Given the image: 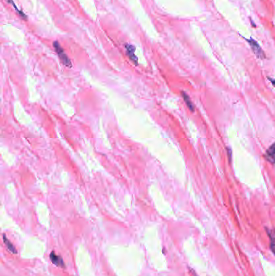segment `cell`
<instances>
[{
    "label": "cell",
    "mask_w": 275,
    "mask_h": 276,
    "mask_svg": "<svg viewBox=\"0 0 275 276\" xmlns=\"http://www.w3.org/2000/svg\"><path fill=\"white\" fill-rule=\"evenodd\" d=\"M244 39L247 41V42L249 43V45L251 47L253 52L254 53L255 55L256 56V58H258L259 59H266V54H265L264 51L261 48V47L258 45V43L256 42L255 40H253V38H250V39H246V38H244Z\"/></svg>",
    "instance_id": "6da1fadb"
},
{
    "label": "cell",
    "mask_w": 275,
    "mask_h": 276,
    "mask_svg": "<svg viewBox=\"0 0 275 276\" xmlns=\"http://www.w3.org/2000/svg\"><path fill=\"white\" fill-rule=\"evenodd\" d=\"M53 46H54V48H55V50H56V52H57V54H58V57H59L60 60L62 61V63L68 67L72 66V63H71L70 60H69V58L67 57V55L65 54V53L63 51V49H62V48L61 47V45H60L59 43H58V41H55V42L53 43Z\"/></svg>",
    "instance_id": "7a4b0ae2"
},
{
    "label": "cell",
    "mask_w": 275,
    "mask_h": 276,
    "mask_svg": "<svg viewBox=\"0 0 275 276\" xmlns=\"http://www.w3.org/2000/svg\"><path fill=\"white\" fill-rule=\"evenodd\" d=\"M265 158L270 162L273 163L275 166V142L272 144L266 150V154L264 155Z\"/></svg>",
    "instance_id": "3957f363"
},
{
    "label": "cell",
    "mask_w": 275,
    "mask_h": 276,
    "mask_svg": "<svg viewBox=\"0 0 275 276\" xmlns=\"http://www.w3.org/2000/svg\"><path fill=\"white\" fill-rule=\"evenodd\" d=\"M266 231L268 237H270V249L275 255V232L268 228H266Z\"/></svg>",
    "instance_id": "277c9868"
},
{
    "label": "cell",
    "mask_w": 275,
    "mask_h": 276,
    "mask_svg": "<svg viewBox=\"0 0 275 276\" xmlns=\"http://www.w3.org/2000/svg\"><path fill=\"white\" fill-rule=\"evenodd\" d=\"M125 48H126L127 54H128V57L130 58V59L135 64H137V58H136V56L134 54L135 50H136V48L132 45H125Z\"/></svg>",
    "instance_id": "5b68a950"
},
{
    "label": "cell",
    "mask_w": 275,
    "mask_h": 276,
    "mask_svg": "<svg viewBox=\"0 0 275 276\" xmlns=\"http://www.w3.org/2000/svg\"><path fill=\"white\" fill-rule=\"evenodd\" d=\"M50 259L56 266H58V267H65V263H64L62 258H61L60 256L56 255L54 252L51 253Z\"/></svg>",
    "instance_id": "8992f818"
},
{
    "label": "cell",
    "mask_w": 275,
    "mask_h": 276,
    "mask_svg": "<svg viewBox=\"0 0 275 276\" xmlns=\"http://www.w3.org/2000/svg\"><path fill=\"white\" fill-rule=\"evenodd\" d=\"M181 94H182V98H183V100H184V102L186 103V106L188 107V108H189V109H190L191 111H195V105H194V104L192 103L191 100H190L189 95H188L186 92H184V91H182V93H181Z\"/></svg>",
    "instance_id": "52a82bcc"
},
{
    "label": "cell",
    "mask_w": 275,
    "mask_h": 276,
    "mask_svg": "<svg viewBox=\"0 0 275 276\" xmlns=\"http://www.w3.org/2000/svg\"><path fill=\"white\" fill-rule=\"evenodd\" d=\"M3 241H4V242H5V244H6V245H7V247H8V248L10 250H11V252L16 253V250H15V247L13 246V245L11 244V243L10 242V241H8V240L7 239V238H6L5 236H3Z\"/></svg>",
    "instance_id": "ba28073f"
},
{
    "label": "cell",
    "mask_w": 275,
    "mask_h": 276,
    "mask_svg": "<svg viewBox=\"0 0 275 276\" xmlns=\"http://www.w3.org/2000/svg\"><path fill=\"white\" fill-rule=\"evenodd\" d=\"M227 150H228V158L231 161V159H232V150H231L230 148H227Z\"/></svg>",
    "instance_id": "9c48e42d"
},
{
    "label": "cell",
    "mask_w": 275,
    "mask_h": 276,
    "mask_svg": "<svg viewBox=\"0 0 275 276\" xmlns=\"http://www.w3.org/2000/svg\"><path fill=\"white\" fill-rule=\"evenodd\" d=\"M268 79L270 80V82H271V83L273 84V86H274L275 87V79H273V78H270V77H268Z\"/></svg>",
    "instance_id": "30bf717a"
}]
</instances>
